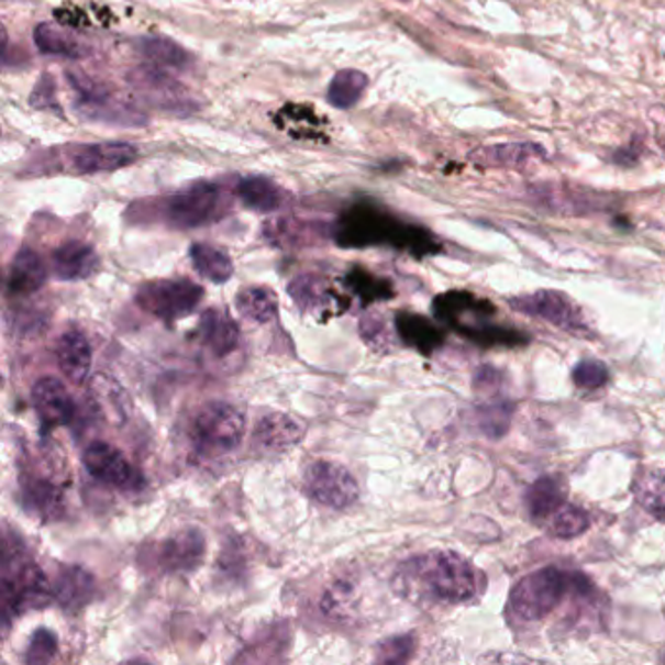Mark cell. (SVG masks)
I'll list each match as a JSON object with an SVG mask.
<instances>
[{
    "label": "cell",
    "mask_w": 665,
    "mask_h": 665,
    "mask_svg": "<svg viewBox=\"0 0 665 665\" xmlns=\"http://www.w3.org/2000/svg\"><path fill=\"white\" fill-rule=\"evenodd\" d=\"M433 311L437 319L478 346L519 347L529 342L528 334L490 322L496 314V304L468 291H450L435 297Z\"/></svg>",
    "instance_id": "6da1fadb"
},
{
    "label": "cell",
    "mask_w": 665,
    "mask_h": 665,
    "mask_svg": "<svg viewBox=\"0 0 665 665\" xmlns=\"http://www.w3.org/2000/svg\"><path fill=\"white\" fill-rule=\"evenodd\" d=\"M428 596L443 603H468L483 594L484 576L473 562L453 551H433L408 564Z\"/></svg>",
    "instance_id": "7a4b0ae2"
},
{
    "label": "cell",
    "mask_w": 665,
    "mask_h": 665,
    "mask_svg": "<svg viewBox=\"0 0 665 665\" xmlns=\"http://www.w3.org/2000/svg\"><path fill=\"white\" fill-rule=\"evenodd\" d=\"M334 239L340 246H372L380 242H390L398 248H407L415 256H425L440 251L432 234L425 233L422 229L400 225L392 219L362 209H357L340 221V225L334 229Z\"/></svg>",
    "instance_id": "3957f363"
},
{
    "label": "cell",
    "mask_w": 665,
    "mask_h": 665,
    "mask_svg": "<svg viewBox=\"0 0 665 665\" xmlns=\"http://www.w3.org/2000/svg\"><path fill=\"white\" fill-rule=\"evenodd\" d=\"M584 576L579 572L543 568L519 579L511 589L508 609L519 621H543L561 605L562 599L578 589Z\"/></svg>",
    "instance_id": "277c9868"
},
{
    "label": "cell",
    "mask_w": 665,
    "mask_h": 665,
    "mask_svg": "<svg viewBox=\"0 0 665 665\" xmlns=\"http://www.w3.org/2000/svg\"><path fill=\"white\" fill-rule=\"evenodd\" d=\"M158 211L173 229H199L223 219L231 211V198L223 186L199 181L163 199Z\"/></svg>",
    "instance_id": "5b68a950"
},
{
    "label": "cell",
    "mask_w": 665,
    "mask_h": 665,
    "mask_svg": "<svg viewBox=\"0 0 665 665\" xmlns=\"http://www.w3.org/2000/svg\"><path fill=\"white\" fill-rule=\"evenodd\" d=\"M53 599V588L42 568L24 554L4 551L2 564V607L4 621L12 614L26 613L27 609H42Z\"/></svg>",
    "instance_id": "8992f818"
},
{
    "label": "cell",
    "mask_w": 665,
    "mask_h": 665,
    "mask_svg": "<svg viewBox=\"0 0 665 665\" xmlns=\"http://www.w3.org/2000/svg\"><path fill=\"white\" fill-rule=\"evenodd\" d=\"M246 422L239 408L226 402H209L191 423V440L201 455L221 457L241 447Z\"/></svg>",
    "instance_id": "52a82bcc"
},
{
    "label": "cell",
    "mask_w": 665,
    "mask_h": 665,
    "mask_svg": "<svg viewBox=\"0 0 665 665\" xmlns=\"http://www.w3.org/2000/svg\"><path fill=\"white\" fill-rule=\"evenodd\" d=\"M137 304L156 319L173 322L188 317L198 309L203 299V289L190 279H155L138 287Z\"/></svg>",
    "instance_id": "ba28073f"
},
{
    "label": "cell",
    "mask_w": 665,
    "mask_h": 665,
    "mask_svg": "<svg viewBox=\"0 0 665 665\" xmlns=\"http://www.w3.org/2000/svg\"><path fill=\"white\" fill-rule=\"evenodd\" d=\"M508 302L513 311L523 312L533 319L546 320L564 332L578 334V336L591 334L584 311L572 301L568 295L562 293V291L541 289L535 293L511 297Z\"/></svg>",
    "instance_id": "9c48e42d"
},
{
    "label": "cell",
    "mask_w": 665,
    "mask_h": 665,
    "mask_svg": "<svg viewBox=\"0 0 665 665\" xmlns=\"http://www.w3.org/2000/svg\"><path fill=\"white\" fill-rule=\"evenodd\" d=\"M125 80L145 102L160 110L181 115H190L198 110V104L191 102L186 88L173 75H168L166 69L156 67L153 63L131 69Z\"/></svg>",
    "instance_id": "30bf717a"
},
{
    "label": "cell",
    "mask_w": 665,
    "mask_h": 665,
    "mask_svg": "<svg viewBox=\"0 0 665 665\" xmlns=\"http://www.w3.org/2000/svg\"><path fill=\"white\" fill-rule=\"evenodd\" d=\"M302 486L312 500L320 506L344 510L359 498V486L355 476L344 465L332 461H312L304 468Z\"/></svg>",
    "instance_id": "8fae6325"
},
{
    "label": "cell",
    "mask_w": 665,
    "mask_h": 665,
    "mask_svg": "<svg viewBox=\"0 0 665 665\" xmlns=\"http://www.w3.org/2000/svg\"><path fill=\"white\" fill-rule=\"evenodd\" d=\"M137 148L130 143L106 141V143H82L67 151L69 165L78 174L115 173L137 160Z\"/></svg>",
    "instance_id": "7c38bea8"
},
{
    "label": "cell",
    "mask_w": 665,
    "mask_h": 665,
    "mask_svg": "<svg viewBox=\"0 0 665 665\" xmlns=\"http://www.w3.org/2000/svg\"><path fill=\"white\" fill-rule=\"evenodd\" d=\"M82 463L90 475L113 488H131L137 483V473L118 447L108 441H95L82 453Z\"/></svg>",
    "instance_id": "4fadbf2b"
},
{
    "label": "cell",
    "mask_w": 665,
    "mask_h": 665,
    "mask_svg": "<svg viewBox=\"0 0 665 665\" xmlns=\"http://www.w3.org/2000/svg\"><path fill=\"white\" fill-rule=\"evenodd\" d=\"M206 554V536L199 529H181L158 546V564L166 572L196 570Z\"/></svg>",
    "instance_id": "5bb4252c"
},
{
    "label": "cell",
    "mask_w": 665,
    "mask_h": 665,
    "mask_svg": "<svg viewBox=\"0 0 665 665\" xmlns=\"http://www.w3.org/2000/svg\"><path fill=\"white\" fill-rule=\"evenodd\" d=\"M35 414L47 428L65 425L75 415V402L67 387L57 377H44L32 389Z\"/></svg>",
    "instance_id": "9a60e30c"
},
{
    "label": "cell",
    "mask_w": 665,
    "mask_h": 665,
    "mask_svg": "<svg viewBox=\"0 0 665 665\" xmlns=\"http://www.w3.org/2000/svg\"><path fill=\"white\" fill-rule=\"evenodd\" d=\"M77 112L90 121L108 123V125H120V128H145L148 118L131 106L123 104L110 95L90 100H78Z\"/></svg>",
    "instance_id": "2e32d148"
},
{
    "label": "cell",
    "mask_w": 665,
    "mask_h": 665,
    "mask_svg": "<svg viewBox=\"0 0 665 665\" xmlns=\"http://www.w3.org/2000/svg\"><path fill=\"white\" fill-rule=\"evenodd\" d=\"M55 357L60 372L70 383L82 385L87 380L92 367V347L82 332H65L55 347Z\"/></svg>",
    "instance_id": "e0dca14e"
},
{
    "label": "cell",
    "mask_w": 665,
    "mask_h": 665,
    "mask_svg": "<svg viewBox=\"0 0 665 665\" xmlns=\"http://www.w3.org/2000/svg\"><path fill=\"white\" fill-rule=\"evenodd\" d=\"M34 44L40 53L52 55V57H63V59H87L92 55V47L88 45L87 40H82L80 35L70 32L67 27L49 24V22L35 27Z\"/></svg>",
    "instance_id": "ac0fdd59"
},
{
    "label": "cell",
    "mask_w": 665,
    "mask_h": 665,
    "mask_svg": "<svg viewBox=\"0 0 665 665\" xmlns=\"http://www.w3.org/2000/svg\"><path fill=\"white\" fill-rule=\"evenodd\" d=\"M242 206L256 213H276L287 203V191L266 176H244L234 188Z\"/></svg>",
    "instance_id": "d6986e66"
},
{
    "label": "cell",
    "mask_w": 665,
    "mask_h": 665,
    "mask_svg": "<svg viewBox=\"0 0 665 665\" xmlns=\"http://www.w3.org/2000/svg\"><path fill=\"white\" fill-rule=\"evenodd\" d=\"M52 266L53 274L63 281L87 279L98 268V254L87 242H65L53 252Z\"/></svg>",
    "instance_id": "ffe728a7"
},
{
    "label": "cell",
    "mask_w": 665,
    "mask_h": 665,
    "mask_svg": "<svg viewBox=\"0 0 665 665\" xmlns=\"http://www.w3.org/2000/svg\"><path fill=\"white\" fill-rule=\"evenodd\" d=\"M264 234L268 236L271 244H276L279 248H299V246H311V244L322 241L329 234V229L314 221L281 217L264 226Z\"/></svg>",
    "instance_id": "44dd1931"
},
{
    "label": "cell",
    "mask_w": 665,
    "mask_h": 665,
    "mask_svg": "<svg viewBox=\"0 0 665 665\" xmlns=\"http://www.w3.org/2000/svg\"><path fill=\"white\" fill-rule=\"evenodd\" d=\"M92 596H95V578L90 572L80 566L60 568L53 586V597L65 611L75 613L78 609H82Z\"/></svg>",
    "instance_id": "7402d4cb"
},
{
    "label": "cell",
    "mask_w": 665,
    "mask_h": 665,
    "mask_svg": "<svg viewBox=\"0 0 665 665\" xmlns=\"http://www.w3.org/2000/svg\"><path fill=\"white\" fill-rule=\"evenodd\" d=\"M199 332L203 346L209 347L219 357L233 354L241 342V330L225 311L209 309L199 322Z\"/></svg>",
    "instance_id": "603a6c76"
},
{
    "label": "cell",
    "mask_w": 665,
    "mask_h": 665,
    "mask_svg": "<svg viewBox=\"0 0 665 665\" xmlns=\"http://www.w3.org/2000/svg\"><path fill=\"white\" fill-rule=\"evenodd\" d=\"M47 279L44 259L32 251L22 248L10 264L9 277H7V289L12 295H30L40 291Z\"/></svg>",
    "instance_id": "cb8c5ba5"
},
{
    "label": "cell",
    "mask_w": 665,
    "mask_h": 665,
    "mask_svg": "<svg viewBox=\"0 0 665 665\" xmlns=\"http://www.w3.org/2000/svg\"><path fill=\"white\" fill-rule=\"evenodd\" d=\"M531 196L543 208L553 209V211H564V213H570V215L589 213V211L603 206V199L599 198V196H594L589 191L561 188V186H535L531 190Z\"/></svg>",
    "instance_id": "d4e9b609"
},
{
    "label": "cell",
    "mask_w": 665,
    "mask_h": 665,
    "mask_svg": "<svg viewBox=\"0 0 665 665\" xmlns=\"http://www.w3.org/2000/svg\"><path fill=\"white\" fill-rule=\"evenodd\" d=\"M302 435H304V428L301 422H297L295 418L284 412L264 415L254 428L256 441L269 450L293 447L302 440Z\"/></svg>",
    "instance_id": "484cf974"
},
{
    "label": "cell",
    "mask_w": 665,
    "mask_h": 665,
    "mask_svg": "<svg viewBox=\"0 0 665 665\" xmlns=\"http://www.w3.org/2000/svg\"><path fill=\"white\" fill-rule=\"evenodd\" d=\"M397 330L398 336L402 337L408 346L414 347L423 355H432L445 342L443 330L414 312H398Z\"/></svg>",
    "instance_id": "4316f807"
},
{
    "label": "cell",
    "mask_w": 665,
    "mask_h": 665,
    "mask_svg": "<svg viewBox=\"0 0 665 665\" xmlns=\"http://www.w3.org/2000/svg\"><path fill=\"white\" fill-rule=\"evenodd\" d=\"M135 45L143 59L163 69L188 70L193 63L190 53L165 35H143Z\"/></svg>",
    "instance_id": "83f0119b"
},
{
    "label": "cell",
    "mask_w": 665,
    "mask_h": 665,
    "mask_svg": "<svg viewBox=\"0 0 665 665\" xmlns=\"http://www.w3.org/2000/svg\"><path fill=\"white\" fill-rule=\"evenodd\" d=\"M632 492L652 518L665 523V468L640 470L632 483Z\"/></svg>",
    "instance_id": "f1b7e54d"
},
{
    "label": "cell",
    "mask_w": 665,
    "mask_h": 665,
    "mask_svg": "<svg viewBox=\"0 0 665 665\" xmlns=\"http://www.w3.org/2000/svg\"><path fill=\"white\" fill-rule=\"evenodd\" d=\"M475 163L484 166H523L544 156V148L535 143H503L476 151Z\"/></svg>",
    "instance_id": "f546056e"
},
{
    "label": "cell",
    "mask_w": 665,
    "mask_h": 665,
    "mask_svg": "<svg viewBox=\"0 0 665 665\" xmlns=\"http://www.w3.org/2000/svg\"><path fill=\"white\" fill-rule=\"evenodd\" d=\"M566 503V494L562 484L556 478L544 476L529 486L525 494V506H528L529 516L535 521L551 519L554 511Z\"/></svg>",
    "instance_id": "4dcf8cb0"
},
{
    "label": "cell",
    "mask_w": 665,
    "mask_h": 665,
    "mask_svg": "<svg viewBox=\"0 0 665 665\" xmlns=\"http://www.w3.org/2000/svg\"><path fill=\"white\" fill-rule=\"evenodd\" d=\"M190 258L199 276L206 277L213 284H225L233 277V259L217 246H211L206 242H196L190 248Z\"/></svg>",
    "instance_id": "1f68e13d"
},
{
    "label": "cell",
    "mask_w": 665,
    "mask_h": 665,
    "mask_svg": "<svg viewBox=\"0 0 665 665\" xmlns=\"http://www.w3.org/2000/svg\"><path fill=\"white\" fill-rule=\"evenodd\" d=\"M367 87H369V77L362 70H337L334 78L330 80L326 100L337 110H352L362 100Z\"/></svg>",
    "instance_id": "d6a6232c"
},
{
    "label": "cell",
    "mask_w": 665,
    "mask_h": 665,
    "mask_svg": "<svg viewBox=\"0 0 665 665\" xmlns=\"http://www.w3.org/2000/svg\"><path fill=\"white\" fill-rule=\"evenodd\" d=\"M236 309L244 319L266 324L269 320L276 319L279 301L269 287H242L236 295Z\"/></svg>",
    "instance_id": "836d02e7"
},
{
    "label": "cell",
    "mask_w": 665,
    "mask_h": 665,
    "mask_svg": "<svg viewBox=\"0 0 665 665\" xmlns=\"http://www.w3.org/2000/svg\"><path fill=\"white\" fill-rule=\"evenodd\" d=\"M289 295L301 309L309 311L329 309L334 301V293L330 291L329 284L317 276L295 277L289 284Z\"/></svg>",
    "instance_id": "e575fe53"
},
{
    "label": "cell",
    "mask_w": 665,
    "mask_h": 665,
    "mask_svg": "<svg viewBox=\"0 0 665 665\" xmlns=\"http://www.w3.org/2000/svg\"><path fill=\"white\" fill-rule=\"evenodd\" d=\"M551 533L562 541H572L589 529V516L574 503H562L551 516Z\"/></svg>",
    "instance_id": "d590c367"
},
{
    "label": "cell",
    "mask_w": 665,
    "mask_h": 665,
    "mask_svg": "<svg viewBox=\"0 0 665 665\" xmlns=\"http://www.w3.org/2000/svg\"><path fill=\"white\" fill-rule=\"evenodd\" d=\"M513 404L508 400L494 398L488 404L478 408V428L483 430L486 437L501 440L510 430Z\"/></svg>",
    "instance_id": "8d00e7d4"
},
{
    "label": "cell",
    "mask_w": 665,
    "mask_h": 665,
    "mask_svg": "<svg viewBox=\"0 0 665 665\" xmlns=\"http://www.w3.org/2000/svg\"><path fill=\"white\" fill-rule=\"evenodd\" d=\"M26 498L30 501V508L42 513L45 519L55 518L63 508V496H60L59 488H55L52 483L27 484Z\"/></svg>",
    "instance_id": "74e56055"
},
{
    "label": "cell",
    "mask_w": 665,
    "mask_h": 665,
    "mask_svg": "<svg viewBox=\"0 0 665 665\" xmlns=\"http://www.w3.org/2000/svg\"><path fill=\"white\" fill-rule=\"evenodd\" d=\"M347 284L365 302L380 301V299L392 297V287L387 281L372 277L362 269H355L354 274L347 277Z\"/></svg>",
    "instance_id": "f35d334b"
},
{
    "label": "cell",
    "mask_w": 665,
    "mask_h": 665,
    "mask_svg": "<svg viewBox=\"0 0 665 665\" xmlns=\"http://www.w3.org/2000/svg\"><path fill=\"white\" fill-rule=\"evenodd\" d=\"M572 380L578 389L597 390L607 385L609 380V369L603 362L597 359H584L579 362L574 372H572Z\"/></svg>",
    "instance_id": "ab89813d"
},
{
    "label": "cell",
    "mask_w": 665,
    "mask_h": 665,
    "mask_svg": "<svg viewBox=\"0 0 665 665\" xmlns=\"http://www.w3.org/2000/svg\"><path fill=\"white\" fill-rule=\"evenodd\" d=\"M415 650V639L412 634H398L392 639L380 642L377 649V662L380 664H404Z\"/></svg>",
    "instance_id": "60d3db41"
},
{
    "label": "cell",
    "mask_w": 665,
    "mask_h": 665,
    "mask_svg": "<svg viewBox=\"0 0 665 665\" xmlns=\"http://www.w3.org/2000/svg\"><path fill=\"white\" fill-rule=\"evenodd\" d=\"M59 642L57 636L47 629H37L30 639L26 650L27 664H49L53 657L57 656Z\"/></svg>",
    "instance_id": "b9f144b4"
},
{
    "label": "cell",
    "mask_w": 665,
    "mask_h": 665,
    "mask_svg": "<svg viewBox=\"0 0 665 665\" xmlns=\"http://www.w3.org/2000/svg\"><path fill=\"white\" fill-rule=\"evenodd\" d=\"M30 104L34 106L35 110H53L59 112V102H57V85L55 78L49 73H44L40 80L35 82L34 90L30 95Z\"/></svg>",
    "instance_id": "7bdbcfd3"
},
{
    "label": "cell",
    "mask_w": 665,
    "mask_h": 665,
    "mask_svg": "<svg viewBox=\"0 0 665 665\" xmlns=\"http://www.w3.org/2000/svg\"><path fill=\"white\" fill-rule=\"evenodd\" d=\"M501 379H503V375L496 367L484 365L476 372L475 390L484 392V395H496L500 390Z\"/></svg>",
    "instance_id": "ee69618b"
},
{
    "label": "cell",
    "mask_w": 665,
    "mask_h": 665,
    "mask_svg": "<svg viewBox=\"0 0 665 665\" xmlns=\"http://www.w3.org/2000/svg\"><path fill=\"white\" fill-rule=\"evenodd\" d=\"M400 2H408V0H400Z\"/></svg>",
    "instance_id": "f6af8a7d"
}]
</instances>
